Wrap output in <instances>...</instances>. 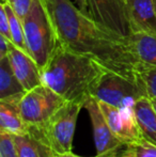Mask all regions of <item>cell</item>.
<instances>
[{
	"label": "cell",
	"mask_w": 156,
	"mask_h": 157,
	"mask_svg": "<svg viewBox=\"0 0 156 157\" xmlns=\"http://www.w3.org/2000/svg\"><path fill=\"white\" fill-rule=\"evenodd\" d=\"M62 47L86 55L107 71L136 81L140 64L128 39L106 29L86 14L72 0H44Z\"/></svg>",
	"instance_id": "obj_1"
},
{
	"label": "cell",
	"mask_w": 156,
	"mask_h": 157,
	"mask_svg": "<svg viewBox=\"0 0 156 157\" xmlns=\"http://www.w3.org/2000/svg\"><path fill=\"white\" fill-rule=\"evenodd\" d=\"M107 70L96 60L59 46L41 71L43 85L67 101L86 103Z\"/></svg>",
	"instance_id": "obj_2"
},
{
	"label": "cell",
	"mask_w": 156,
	"mask_h": 157,
	"mask_svg": "<svg viewBox=\"0 0 156 157\" xmlns=\"http://www.w3.org/2000/svg\"><path fill=\"white\" fill-rule=\"evenodd\" d=\"M23 27L28 54L42 71L60 46L44 0H32L29 11L23 19Z\"/></svg>",
	"instance_id": "obj_3"
},
{
	"label": "cell",
	"mask_w": 156,
	"mask_h": 157,
	"mask_svg": "<svg viewBox=\"0 0 156 157\" xmlns=\"http://www.w3.org/2000/svg\"><path fill=\"white\" fill-rule=\"evenodd\" d=\"M92 96L118 108H133L137 99L148 96V93L142 81L107 71L101 77Z\"/></svg>",
	"instance_id": "obj_4"
},
{
	"label": "cell",
	"mask_w": 156,
	"mask_h": 157,
	"mask_svg": "<svg viewBox=\"0 0 156 157\" xmlns=\"http://www.w3.org/2000/svg\"><path fill=\"white\" fill-rule=\"evenodd\" d=\"M83 106L80 101H65L42 128L56 154L72 152L76 122Z\"/></svg>",
	"instance_id": "obj_5"
},
{
	"label": "cell",
	"mask_w": 156,
	"mask_h": 157,
	"mask_svg": "<svg viewBox=\"0 0 156 157\" xmlns=\"http://www.w3.org/2000/svg\"><path fill=\"white\" fill-rule=\"evenodd\" d=\"M65 99L45 85L27 91L19 103L21 113L29 127L43 128Z\"/></svg>",
	"instance_id": "obj_6"
},
{
	"label": "cell",
	"mask_w": 156,
	"mask_h": 157,
	"mask_svg": "<svg viewBox=\"0 0 156 157\" xmlns=\"http://www.w3.org/2000/svg\"><path fill=\"white\" fill-rule=\"evenodd\" d=\"M83 108L87 109L91 119L96 147L95 157H118L126 147V144L110 129L100 108L98 101L94 96H90L86 101Z\"/></svg>",
	"instance_id": "obj_7"
},
{
	"label": "cell",
	"mask_w": 156,
	"mask_h": 157,
	"mask_svg": "<svg viewBox=\"0 0 156 157\" xmlns=\"http://www.w3.org/2000/svg\"><path fill=\"white\" fill-rule=\"evenodd\" d=\"M89 14L96 23L122 37L131 36V28L124 0H87Z\"/></svg>",
	"instance_id": "obj_8"
},
{
	"label": "cell",
	"mask_w": 156,
	"mask_h": 157,
	"mask_svg": "<svg viewBox=\"0 0 156 157\" xmlns=\"http://www.w3.org/2000/svg\"><path fill=\"white\" fill-rule=\"evenodd\" d=\"M98 105L112 132L125 144L143 140L133 108H118L98 101Z\"/></svg>",
	"instance_id": "obj_9"
},
{
	"label": "cell",
	"mask_w": 156,
	"mask_h": 157,
	"mask_svg": "<svg viewBox=\"0 0 156 157\" xmlns=\"http://www.w3.org/2000/svg\"><path fill=\"white\" fill-rule=\"evenodd\" d=\"M8 57L15 75L26 91H30L43 85L41 70L29 54L23 52L11 43Z\"/></svg>",
	"instance_id": "obj_10"
},
{
	"label": "cell",
	"mask_w": 156,
	"mask_h": 157,
	"mask_svg": "<svg viewBox=\"0 0 156 157\" xmlns=\"http://www.w3.org/2000/svg\"><path fill=\"white\" fill-rule=\"evenodd\" d=\"M131 32L156 33V13L153 0H125Z\"/></svg>",
	"instance_id": "obj_11"
},
{
	"label": "cell",
	"mask_w": 156,
	"mask_h": 157,
	"mask_svg": "<svg viewBox=\"0 0 156 157\" xmlns=\"http://www.w3.org/2000/svg\"><path fill=\"white\" fill-rule=\"evenodd\" d=\"M19 157H57L42 129L30 127L25 135H14Z\"/></svg>",
	"instance_id": "obj_12"
},
{
	"label": "cell",
	"mask_w": 156,
	"mask_h": 157,
	"mask_svg": "<svg viewBox=\"0 0 156 157\" xmlns=\"http://www.w3.org/2000/svg\"><path fill=\"white\" fill-rule=\"evenodd\" d=\"M23 97L0 99V130L12 135H25L30 127L24 121L19 103Z\"/></svg>",
	"instance_id": "obj_13"
},
{
	"label": "cell",
	"mask_w": 156,
	"mask_h": 157,
	"mask_svg": "<svg viewBox=\"0 0 156 157\" xmlns=\"http://www.w3.org/2000/svg\"><path fill=\"white\" fill-rule=\"evenodd\" d=\"M133 110L143 140L156 147V110L151 98L143 96L137 99Z\"/></svg>",
	"instance_id": "obj_14"
},
{
	"label": "cell",
	"mask_w": 156,
	"mask_h": 157,
	"mask_svg": "<svg viewBox=\"0 0 156 157\" xmlns=\"http://www.w3.org/2000/svg\"><path fill=\"white\" fill-rule=\"evenodd\" d=\"M128 41L140 65L156 67V33L133 32Z\"/></svg>",
	"instance_id": "obj_15"
},
{
	"label": "cell",
	"mask_w": 156,
	"mask_h": 157,
	"mask_svg": "<svg viewBox=\"0 0 156 157\" xmlns=\"http://www.w3.org/2000/svg\"><path fill=\"white\" fill-rule=\"evenodd\" d=\"M26 92L13 71L9 57L0 58V99L23 97Z\"/></svg>",
	"instance_id": "obj_16"
},
{
	"label": "cell",
	"mask_w": 156,
	"mask_h": 157,
	"mask_svg": "<svg viewBox=\"0 0 156 157\" xmlns=\"http://www.w3.org/2000/svg\"><path fill=\"white\" fill-rule=\"evenodd\" d=\"M0 4L4 8L6 15H8L9 24H10L11 36H12V43L16 47H18L19 49H21L23 52L28 54L27 45H26V42H25V32H24L23 21L15 13V11L13 10L12 6H11L9 1L1 2Z\"/></svg>",
	"instance_id": "obj_17"
},
{
	"label": "cell",
	"mask_w": 156,
	"mask_h": 157,
	"mask_svg": "<svg viewBox=\"0 0 156 157\" xmlns=\"http://www.w3.org/2000/svg\"><path fill=\"white\" fill-rule=\"evenodd\" d=\"M138 74L143 82L148 96L156 101V67L154 66L140 65Z\"/></svg>",
	"instance_id": "obj_18"
},
{
	"label": "cell",
	"mask_w": 156,
	"mask_h": 157,
	"mask_svg": "<svg viewBox=\"0 0 156 157\" xmlns=\"http://www.w3.org/2000/svg\"><path fill=\"white\" fill-rule=\"evenodd\" d=\"M0 157H19L14 135L0 130Z\"/></svg>",
	"instance_id": "obj_19"
},
{
	"label": "cell",
	"mask_w": 156,
	"mask_h": 157,
	"mask_svg": "<svg viewBox=\"0 0 156 157\" xmlns=\"http://www.w3.org/2000/svg\"><path fill=\"white\" fill-rule=\"evenodd\" d=\"M126 147L134 157H156V147L146 140L127 144Z\"/></svg>",
	"instance_id": "obj_20"
},
{
	"label": "cell",
	"mask_w": 156,
	"mask_h": 157,
	"mask_svg": "<svg viewBox=\"0 0 156 157\" xmlns=\"http://www.w3.org/2000/svg\"><path fill=\"white\" fill-rule=\"evenodd\" d=\"M10 4L12 6L13 10L15 11L17 15L19 16V18L23 21L24 17L26 16V14L28 13L30 9V6L32 3V0H9Z\"/></svg>",
	"instance_id": "obj_21"
},
{
	"label": "cell",
	"mask_w": 156,
	"mask_h": 157,
	"mask_svg": "<svg viewBox=\"0 0 156 157\" xmlns=\"http://www.w3.org/2000/svg\"><path fill=\"white\" fill-rule=\"evenodd\" d=\"M0 34H2L3 36H6V39H9L12 42V36H11V31H10V24H9L8 15L4 10L3 6L0 4Z\"/></svg>",
	"instance_id": "obj_22"
},
{
	"label": "cell",
	"mask_w": 156,
	"mask_h": 157,
	"mask_svg": "<svg viewBox=\"0 0 156 157\" xmlns=\"http://www.w3.org/2000/svg\"><path fill=\"white\" fill-rule=\"evenodd\" d=\"M12 42L2 34H0V58L8 56L9 50H10V46Z\"/></svg>",
	"instance_id": "obj_23"
},
{
	"label": "cell",
	"mask_w": 156,
	"mask_h": 157,
	"mask_svg": "<svg viewBox=\"0 0 156 157\" xmlns=\"http://www.w3.org/2000/svg\"><path fill=\"white\" fill-rule=\"evenodd\" d=\"M76 3H77V6L80 9L82 12H85L86 14H89V8H88V2L87 0H75Z\"/></svg>",
	"instance_id": "obj_24"
},
{
	"label": "cell",
	"mask_w": 156,
	"mask_h": 157,
	"mask_svg": "<svg viewBox=\"0 0 156 157\" xmlns=\"http://www.w3.org/2000/svg\"><path fill=\"white\" fill-rule=\"evenodd\" d=\"M118 157H134V155L128 151V149H127V147H125V149L123 150L122 153H121Z\"/></svg>",
	"instance_id": "obj_25"
},
{
	"label": "cell",
	"mask_w": 156,
	"mask_h": 157,
	"mask_svg": "<svg viewBox=\"0 0 156 157\" xmlns=\"http://www.w3.org/2000/svg\"><path fill=\"white\" fill-rule=\"evenodd\" d=\"M57 157H80V156L75 155L72 152H67V153H63V154H57Z\"/></svg>",
	"instance_id": "obj_26"
},
{
	"label": "cell",
	"mask_w": 156,
	"mask_h": 157,
	"mask_svg": "<svg viewBox=\"0 0 156 157\" xmlns=\"http://www.w3.org/2000/svg\"><path fill=\"white\" fill-rule=\"evenodd\" d=\"M151 101H152V104H153V106H154V108L156 110V101H155V99H151Z\"/></svg>",
	"instance_id": "obj_27"
},
{
	"label": "cell",
	"mask_w": 156,
	"mask_h": 157,
	"mask_svg": "<svg viewBox=\"0 0 156 157\" xmlns=\"http://www.w3.org/2000/svg\"><path fill=\"white\" fill-rule=\"evenodd\" d=\"M154 1V8H155V13H156V0H153Z\"/></svg>",
	"instance_id": "obj_28"
},
{
	"label": "cell",
	"mask_w": 156,
	"mask_h": 157,
	"mask_svg": "<svg viewBox=\"0 0 156 157\" xmlns=\"http://www.w3.org/2000/svg\"><path fill=\"white\" fill-rule=\"evenodd\" d=\"M4 1H9V0H1V2H4Z\"/></svg>",
	"instance_id": "obj_29"
},
{
	"label": "cell",
	"mask_w": 156,
	"mask_h": 157,
	"mask_svg": "<svg viewBox=\"0 0 156 157\" xmlns=\"http://www.w3.org/2000/svg\"><path fill=\"white\" fill-rule=\"evenodd\" d=\"M124 1H125V0H124Z\"/></svg>",
	"instance_id": "obj_30"
}]
</instances>
